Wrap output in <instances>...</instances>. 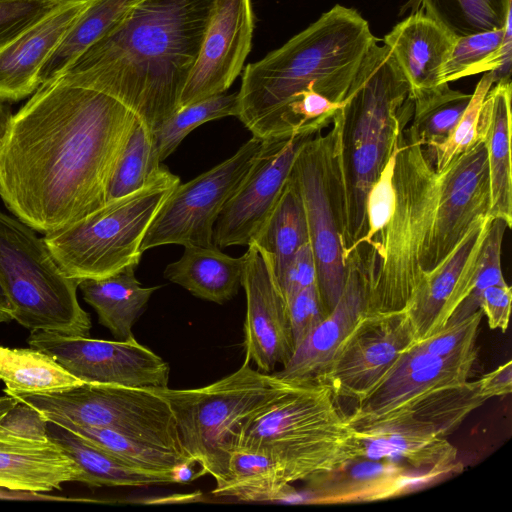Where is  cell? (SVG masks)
<instances>
[{"label": "cell", "instance_id": "6da1fadb", "mask_svg": "<svg viewBox=\"0 0 512 512\" xmlns=\"http://www.w3.org/2000/svg\"><path fill=\"white\" fill-rule=\"evenodd\" d=\"M138 116L99 90L56 78L13 114L0 144V196L44 234L103 206Z\"/></svg>", "mask_w": 512, "mask_h": 512}, {"label": "cell", "instance_id": "7a4b0ae2", "mask_svg": "<svg viewBox=\"0 0 512 512\" xmlns=\"http://www.w3.org/2000/svg\"><path fill=\"white\" fill-rule=\"evenodd\" d=\"M395 205L385 228L358 246L367 285V312L406 308L422 279L453 252L474 223L490 216L486 149L477 139L441 170L410 125L399 139Z\"/></svg>", "mask_w": 512, "mask_h": 512}, {"label": "cell", "instance_id": "3957f363", "mask_svg": "<svg viewBox=\"0 0 512 512\" xmlns=\"http://www.w3.org/2000/svg\"><path fill=\"white\" fill-rule=\"evenodd\" d=\"M216 0H141L62 74L104 92L153 131L178 108Z\"/></svg>", "mask_w": 512, "mask_h": 512}, {"label": "cell", "instance_id": "277c9868", "mask_svg": "<svg viewBox=\"0 0 512 512\" xmlns=\"http://www.w3.org/2000/svg\"><path fill=\"white\" fill-rule=\"evenodd\" d=\"M378 40L357 10L333 6L243 69L237 117L261 140L292 136L286 127L292 107L314 94L343 103L367 51Z\"/></svg>", "mask_w": 512, "mask_h": 512}, {"label": "cell", "instance_id": "5b68a950", "mask_svg": "<svg viewBox=\"0 0 512 512\" xmlns=\"http://www.w3.org/2000/svg\"><path fill=\"white\" fill-rule=\"evenodd\" d=\"M410 87L391 52L373 43L338 110L344 260L367 231L366 199L412 119Z\"/></svg>", "mask_w": 512, "mask_h": 512}, {"label": "cell", "instance_id": "8992f818", "mask_svg": "<svg viewBox=\"0 0 512 512\" xmlns=\"http://www.w3.org/2000/svg\"><path fill=\"white\" fill-rule=\"evenodd\" d=\"M283 381L275 399L240 427L232 449L269 454L291 484L358 459L353 426L330 387L316 381Z\"/></svg>", "mask_w": 512, "mask_h": 512}, {"label": "cell", "instance_id": "52a82bcc", "mask_svg": "<svg viewBox=\"0 0 512 512\" xmlns=\"http://www.w3.org/2000/svg\"><path fill=\"white\" fill-rule=\"evenodd\" d=\"M179 184L180 178L162 165L137 191L46 233L44 240L64 273L79 283L137 267L149 226Z\"/></svg>", "mask_w": 512, "mask_h": 512}, {"label": "cell", "instance_id": "ba28073f", "mask_svg": "<svg viewBox=\"0 0 512 512\" xmlns=\"http://www.w3.org/2000/svg\"><path fill=\"white\" fill-rule=\"evenodd\" d=\"M245 361L235 372L207 386L193 389H154L168 403L181 446L211 475L216 485L227 473L233 437L240 427L264 410L281 392L285 382Z\"/></svg>", "mask_w": 512, "mask_h": 512}, {"label": "cell", "instance_id": "9c48e42d", "mask_svg": "<svg viewBox=\"0 0 512 512\" xmlns=\"http://www.w3.org/2000/svg\"><path fill=\"white\" fill-rule=\"evenodd\" d=\"M0 284L13 320L24 327L89 336L91 320L77 298L79 282L64 273L44 237L1 211Z\"/></svg>", "mask_w": 512, "mask_h": 512}, {"label": "cell", "instance_id": "30bf717a", "mask_svg": "<svg viewBox=\"0 0 512 512\" xmlns=\"http://www.w3.org/2000/svg\"><path fill=\"white\" fill-rule=\"evenodd\" d=\"M341 120L336 111L329 130L312 135L299 150L290 176L299 190L320 295L331 311L345 282L341 244L342 195L338 167Z\"/></svg>", "mask_w": 512, "mask_h": 512}, {"label": "cell", "instance_id": "8fae6325", "mask_svg": "<svg viewBox=\"0 0 512 512\" xmlns=\"http://www.w3.org/2000/svg\"><path fill=\"white\" fill-rule=\"evenodd\" d=\"M10 395L35 407L48 421L107 428L186 454L173 413L154 390L81 383L50 393Z\"/></svg>", "mask_w": 512, "mask_h": 512}, {"label": "cell", "instance_id": "7c38bea8", "mask_svg": "<svg viewBox=\"0 0 512 512\" xmlns=\"http://www.w3.org/2000/svg\"><path fill=\"white\" fill-rule=\"evenodd\" d=\"M262 142L252 136L230 158L180 183L149 226L142 252L168 244L213 246L217 218L251 168Z\"/></svg>", "mask_w": 512, "mask_h": 512}, {"label": "cell", "instance_id": "4fadbf2b", "mask_svg": "<svg viewBox=\"0 0 512 512\" xmlns=\"http://www.w3.org/2000/svg\"><path fill=\"white\" fill-rule=\"evenodd\" d=\"M27 341L84 383L151 390L168 387V363L135 338L110 341L36 330Z\"/></svg>", "mask_w": 512, "mask_h": 512}, {"label": "cell", "instance_id": "5bb4252c", "mask_svg": "<svg viewBox=\"0 0 512 512\" xmlns=\"http://www.w3.org/2000/svg\"><path fill=\"white\" fill-rule=\"evenodd\" d=\"M417 340L405 310L366 312L344 340L320 380L336 398H364Z\"/></svg>", "mask_w": 512, "mask_h": 512}, {"label": "cell", "instance_id": "9a60e30c", "mask_svg": "<svg viewBox=\"0 0 512 512\" xmlns=\"http://www.w3.org/2000/svg\"><path fill=\"white\" fill-rule=\"evenodd\" d=\"M477 350L435 356L406 348L388 372L361 400L348 420L351 425L409 411L435 399L447 388L469 381Z\"/></svg>", "mask_w": 512, "mask_h": 512}, {"label": "cell", "instance_id": "2e32d148", "mask_svg": "<svg viewBox=\"0 0 512 512\" xmlns=\"http://www.w3.org/2000/svg\"><path fill=\"white\" fill-rule=\"evenodd\" d=\"M322 130L263 140L251 168L217 218L213 231L216 247L249 245L277 201L299 150Z\"/></svg>", "mask_w": 512, "mask_h": 512}, {"label": "cell", "instance_id": "e0dca14e", "mask_svg": "<svg viewBox=\"0 0 512 512\" xmlns=\"http://www.w3.org/2000/svg\"><path fill=\"white\" fill-rule=\"evenodd\" d=\"M254 32L252 0H216L179 108L225 93L243 71Z\"/></svg>", "mask_w": 512, "mask_h": 512}, {"label": "cell", "instance_id": "ac0fdd59", "mask_svg": "<svg viewBox=\"0 0 512 512\" xmlns=\"http://www.w3.org/2000/svg\"><path fill=\"white\" fill-rule=\"evenodd\" d=\"M241 286L246 294L245 357L258 370L272 372L284 366L294 351L287 305L271 267L250 244L243 255Z\"/></svg>", "mask_w": 512, "mask_h": 512}, {"label": "cell", "instance_id": "d6986e66", "mask_svg": "<svg viewBox=\"0 0 512 512\" xmlns=\"http://www.w3.org/2000/svg\"><path fill=\"white\" fill-rule=\"evenodd\" d=\"M449 474L392 460L355 459L306 481L309 504H354L391 499L433 485Z\"/></svg>", "mask_w": 512, "mask_h": 512}, {"label": "cell", "instance_id": "ffe728a7", "mask_svg": "<svg viewBox=\"0 0 512 512\" xmlns=\"http://www.w3.org/2000/svg\"><path fill=\"white\" fill-rule=\"evenodd\" d=\"M492 219L479 218L447 259L416 288L404 310L417 340L442 328L469 294Z\"/></svg>", "mask_w": 512, "mask_h": 512}, {"label": "cell", "instance_id": "44dd1931", "mask_svg": "<svg viewBox=\"0 0 512 512\" xmlns=\"http://www.w3.org/2000/svg\"><path fill=\"white\" fill-rule=\"evenodd\" d=\"M352 426L358 459L392 460L449 475L463 469L456 447L430 423L394 415Z\"/></svg>", "mask_w": 512, "mask_h": 512}, {"label": "cell", "instance_id": "7402d4cb", "mask_svg": "<svg viewBox=\"0 0 512 512\" xmlns=\"http://www.w3.org/2000/svg\"><path fill=\"white\" fill-rule=\"evenodd\" d=\"M339 300L327 317L295 347L288 362L273 374L286 381L320 382L359 319L367 312V285L359 248L346 258Z\"/></svg>", "mask_w": 512, "mask_h": 512}, {"label": "cell", "instance_id": "603a6c76", "mask_svg": "<svg viewBox=\"0 0 512 512\" xmlns=\"http://www.w3.org/2000/svg\"><path fill=\"white\" fill-rule=\"evenodd\" d=\"M88 1H62L0 50V99L18 101L40 86L39 74Z\"/></svg>", "mask_w": 512, "mask_h": 512}, {"label": "cell", "instance_id": "cb8c5ba5", "mask_svg": "<svg viewBox=\"0 0 512 512\" xmlns=\"http://www.w3.org/2000/svg\"><path fill=\"white\" fill-rule=\"evenodd\" d=\"M455 39L421 11H414L384 36L383 43L407 80L413 102L445 84L442 70Z\"/></svg>", "mask_w": 512, "mask_h": 512}, {"label": "cell", "instance_id": "d4e9b609", "mask_svg": "<svg viewBox=\"0 0 512 512\" xmlns=\"http://www.w3.org/2000/svg\"><path fill=\"white\" fill-rule=\"evenodd\" d=\"M511 96L509 82L494 84L479 113L477 136L486 149L491 218L503 219L512 227Z\"/></svg>", "mask_w": 512, "mask_h": 512}, {"label": "cell", "instance_id": "484cf974", "mask_svg": "<svg viewBox=\"0 0 512 512\" xmlns=\"http://www.w3.org/2000/svg\"><path fill=\"white\" fill-rule=\"evenodd\" d=\"M79 479L77 464L52 441L0 436V488L48 492Z\"/></svg>", "mask_w": 512, "mask_h": 512}, {"label": "cell", "instance_id": "4316f807", "mask_svg": "<svg viewBox=\"0 0 512 512\" xmlns=\"http://www.w3.org/2000/svg\"><path fill=\"white\" fill-rule=\"evenodd\" d=\"M48 439L77 464L80 469L79 482L90 487H144L178 483L175 475L136 468L76 432L51 421H48Z\"/></svg>", "mask_w": 512, "mask_h": 512}, {"label": "cell", "instance_id": "83f0119b", "mask_svg": "<svg viewBox=\"0 0 512 512\" xmlns=\"http://www.w3.org/2000/svg\"><path fill=\"white\" fill-rule=\"evenodd\" d=\"M243 256L231 257L215 245L184 246L183 255L168 264L164 277L203 300L223 304L239 291Z\"/></svg>", "mask_w": 512, "mask_h": 512}, {"label": "cell", "instance_id": "f1b7e54d", "mask_svg": "<svg viewBox=\"0 0 512 512\" xmlns=\"http://www.w3.org/2000/svg\"><path fill=\"white\" fill-rule=\"evenodd\" d=\"M135 268L126 267L110 276L79 283L84 300L94 308L99 323L108 328L116 340L134 338L132 327L159 288L143 287L135 277Z\"/></svg>", "mask_w": 512, "mask_h": 512}, {"label": "cell", "instance_id": "f546056e", "mask_svg": "<svg viewBox=\"0 0 512 512\" xmlns=\"http://www.w3.org/2000/svg\"><path fill=\"white\" fill-rule=\"evenodd\" d=\"M281 464L269 454L245 449L231 450L224 481L213 494L245 502H286L294 495Z\"/></svg>", "mask_w": 512, "mask_h": 512}, {"label": "cell", "instance_id": "4dcf8cb0", "mask_svg": "<svg viewBox=\"0 0 512 512\" xmlns=\"http://www.w3.org/2000/svg\"><path fill=\"white\" fill-rule=\"evenodd\" d=\"M307 242L303 202L289 174L277 201L249 245L260 250L277 279L294 253Z\"/></svg>", "mask_w": 512, "mask_h": 512}, {"label": "cell", "instance_id": "1f68e13d", "mask_svg": "<svg viewBox=\"0 0 512 512\" xmlns=\"http://www.w3.org/2000/svg\"><path fill=\"white\" fill-rule=\"evenodd\" d=\"M511 17L503 28L456 37L443 66L442 82L449 84L463 77L489 71L494 84L511 81Z\"/></svg>", "mask_w": 512, "mask_h": 512}, {"label": "cell", "instance_id": "d6a6232c", "mask_svg": "<svg viewBox=\"0 0 512 512\" xmlns=\"http://www.w3.org/2000/svg\"><path fill=\"white\" fill-rule=\"evenodd\" d=\"M141 0H89L39 74L40 85L59 77Z\"/></svg>", "mask_w": 512, "mask_h": 512}, {"label": "cell", "instance_id": "836d02e7", "mask_svg": "<svg viewBox=\"0 0 512 512\" xmlns=\"http://www.w3.org/2000/svg\"><path fill=\"white\" fill-rule=\"evenodd\" d=\"M0 380L7 394H44L84 383L36 348L0 346Z\"/></svg>", "mask_w": 512, "mask_h": 512}, {"label": "cell", "instance_id": "e575fe53", "mask_svg": "<svg viewBox=\"0 0 512 512\" xmlns=\"http://www.w3.org/2000/svg\"><path fill=\"white\" fill-rule=\"evenodd\" d=\"M60 425L83 436L126 463L148 472L175 475L176 470L181 466L196 464L187 454L132 438L107 428L72 423Z\"/></svg>", "mask_w": 512, "mask_h": 512}, {"label": "cell", "instance_id": "d590c367", "mask_svg": "<svg viewBox=\"0 0 512 512\" xmlns=\"http://www.w3.org/2000/svg\"><path fill=\"white\" fill-rule=\"evenodd\" d=\"M416 9L456 37L503 28L512 16V0H414Z\"/></svg>", "mask_w": 512, "mask_h": 512}, {"label": "cell", "instance_id": "8d00e7d4", "mask_svg": "<svg viewBox=\"0 0 512 512\" xmlns=\"http://www.w3.org/2000/svg\"><path fill=\"white\" fill-rule=\"evenodd\" d=\"M238 93H221L178 108L152 131L159 162L170 156L198 126L227 116H238Z\"/></svg>", "mask_w": 512, "mask_h": 512}, {"label": "cell", "instance_id": "74e56055", "mask_svg": "<svg viewBox=\"0 0 512 512\" xmlns=\"http://www.w3.org/2000/svg\"><path fill=\"white\" fill-rule=\"evenodd\" d=\"M152 131L138 117L109 179L105 202L143 187L161 168Z\"/></svg>", "mask_w": 512, "mask_h": 512}, {"label": "cell", "instance_id": "f35d334b", "mask_svg": "<svg viewBox=\"0 0 512 512\" xmlns=\"http://www.w3.org/2000/svg\"><path fill=\"white\" fill-rule=\"evenodd\" d=\"M471 96L443 84L429 95L414 101L410 125L421 143L425 146L443 143L457 126Z\"/></svg>", "mask_w": 512, "mask_h": 512}, {"label": "cell", "instance_id": "ab89813d", "mask_svg": "<svg viewBox=\"0 0 512 512\" xmlns=\"http://www.w3.org/2000/svg\"><path fill=\"white\" fill-rule=\"evenodd\" d=\"M506 229L508 226L503 219L491 220L472 289L447 322L464 319L480 310L483 291L493 285L506 284L501 270V251Z\"/></svg>", "mask_w": 512, "mask_h": 512}, {"label": "cell", "instance_id": "60d3db41", "mask_svg": "<svg viewBox=\"0 0 512 512\" xmlns=\"http://www.w3.org/2000/svg\"><path fill=\"white\" fill-rule=\"evenodd\" d=\"M492 73L485 72L472 93L470 102L452 134L441 144L424 146L437 170L465 151L477 139V124L482 102L493 86Z\"/></svg>", "mask_w": 512, "mask_h": 512}, {"label": "cell", "instance_id": "b9f144b4", "mask_svg": "<svg viewBox=\"0 0 512 512\" xmlns=\"http://www.w3.org/2000/svg\"><path fill=\"white\" fill-rule=\"evenodd\" d=\"M483 312L453 322H447L433 334L414 341L411 346L435 356H453L476 349V339Z\"/></svg>", "mask_w": 512, "mask_h": 512}, {"label": "cell", "instance_id": "7bdbcfd3", "mask_svg": "<svg viewBox=\"0 0 512 512\" xmlns=\"http://www.w3.org/2000/svg\"><path fill=\"white\" fill-rule=\"evenodd\" d=\"M0 436L48 441V420L35 407L6 393L0 396Z\"/></svg>", "mask_w": 512, "mask_h": 512}, {"label": "cell", "instance_id": "ee69618b", "mask_svg": "<svg viewBox=\"0 0 512 512\" xmlns=\"http://www.w3.org/2000/svg\"><path fill=\"white\" fill-rule=\"evenodd\" d=\"M398 149L399 143L367 195V231L358 246L368 245L385 228L392 216L395 205L393 174Z\"/></svg>", "mask_w": 512, "mask_h": 512}, {"label": "cell", "instance_id": "f6af8a7d", "mask_svg": "<svg viewBox=\"0 0 512 512\" xmlns=\"http://www.w3.org/2000/svg\"><path fill=\"white\" fill-rule=\"evenodd\" d=\"M63 0H0V50Z\"/></svg>", "mask_w": 512, "mask_h": 512}, {"label": "cell", "instance_id": "bcb514c9", "mask_svg": "<svg viewBox=\"0 0 512 512\" xmlns=\"http://www.w3.org/2000/svg\"><path fill=\"white\" fill-rule=\"evenodd\" d=\"M294 349L329 314L317 283L310 285L286 300Z\"/></svg>", "mask_w": 512, "mask_h": 512}, {"label": "cell", "instance_id": "7dc6e473", "mask_svg": "<svg viewBox=\"0 0 512 512\" xmlns=\"http://www.w3.org/2000/svg\"><path fill=\"white\" fill-rule=\"evenodd\" d=\"M285 301L316 282V266L309 242L303 244L290 258L276 279Z\"/></svg>", "mask_w": 512, "mask_h": 512}, {"label": "cell", "instance_id": "c3c4849f", "mask_svg": "<svg viewBox=\"0 0 512 512\" xmlns=\"http://www.w3.org/2000/svg\"><path fill=\"white\" fill-rule=\"evenodd\" d=\"M512 302V289L506 284L493 285L483 291L480 309L491 329L505 332L508 328Z\"/></svg>", "mask_w": 512, "mask_h": 512}, {"label": "cell", "instance_id": "681fc988", "mask_svg": "<svg viewBox=\"0 0 512 512\" xmlns=\"http://www.w3.org/2000/svg\"><path fill=\"white\" fill-rule=\"evenodd\" d=\"M477 391L483 400L505 396L512 391V361L498 366L496 369L476 380Z\"/></svg>", "mask_w": 512, "mask_h": 512}, {"label": "cell", "instance_id": "f907efd6", "mask_svg": "<svg viewBox=\"0 0 512 512\" xmlns=\"http://www.w3.org/2000/svg\"><path fill=\"white\" fill-rule=\"evenodd\" d=\"M12 117L10 102L0 99V144L7 133Z\"/></svg>", "mask_w": 512, "mask_h": 512}, {"label": "cell", "instance_id": "816d5d0a", "mask_svg": "<svg viewBox=\"0 0 512 512\" xmlns=\"http://www.w3.org/2000/svg\"><path fill=\"white\" fill-rule=\"evenodd\" d=\"M13 320L11 305L0 284V323Z\"/></svg>", "mask_w": 512, "mask_h": 512}, {"label": "cell", "instance_id": "f5cc1de1", "mask_svg": "<svg viewBox=\"0 0 512 512\" xmlns=\"http://www.w3.org/2000/svg\"><path fill=\"white\" fill-rule=\"evenodd\" d=\"M63 1H69V0H63ZM71 1H89V0H71Z\"/></svg>", "mask_w": 512, "mask_h": 512}]
</instances>
